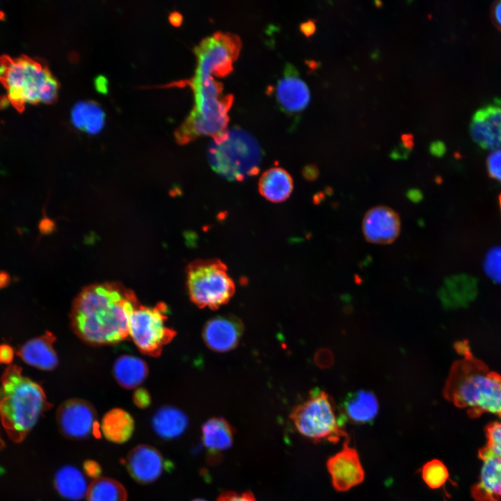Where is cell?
Segmentation results:
<instances>
[{"mask_svg": "<svg viewBox=\"0 0 501 501\" xmlns=\"http://www.w3.org/2000/svg\"><path fill=\"white\" fill-rule=\"evenodd\" d=\"M137 305L134 293L121 285L106 283L88 286L73 303L72 328L90 344L116 343L129 335V317Z\"/></svg>", "mask_w": 501, "mask_h": 501, "instance_id": "obj_1", "label": "cell"}, {"mask_svg": "<svg viewBox=\"0 0 501 501\" xmlns=\"http://www.w3.org/2000/svg\"><path fill=\"white\" fill-rule=\"evenodd\" d=\"M214 66L197 59L194 77L188 81L171 84L172 86H190L194 94V106L183 124L175 132L179 144H186L200 136L212 138L222 136L228 129V111L233 102L232 95H223V86L212 77Z\"/></svg>", "mask_w": 501, "mask_h": 501, "instance_id": "obj_2", "label": "cell"}, {"mask_svg": "<svg viewBox=\"0 0 501 501\" xmlns=\"http://www.w3.org/2000/svg\"><path fill=\"white\" fill-rule=\"evenodd\" d=\"M49 406L43 389L24 376L20 367L6 369L1 378L0 420L11 440H23Z\"/></svg>", "mask_w": 501, "mask_h": 501, "instance_id": "obj_3", "label": "cell"}, {"mask_svg": "<svg viewBox=\"0 0 501 501\" xmlns=\"http://www.w3.org/2000/svg\"><path fill=\"white\" fill-rule=\"evenodd\" d=\"M0 81L8 100L18 109L27 104L51 103L56 100L59 89V83L49 68L26 56L3 58Z\"/></svg>", "mask_w": 501, "mask_h": 501, "instance_id": "obj_4", "label": "cell"}, {"mask_svg": "<svg viewBox=\"0 0 501 501\" xmlns=\"http://www.w3.org/2000/svg\"><path fill=\"white\" fill-rule=\"evenodd\" d=\"M445 395L457 406L470 411L501 416V377L467 361L453 367Z\"/></svg>", "mask_w": 501, "mask_h": 501, "instance_id": "obj_5", "label": "cell"}, {"mask_svg": "<svg viewBox=\"0 0 501 501\" xmlns=\"http://www.w3.org/2000/svg\"><path fill=\"white\" fill-rule=\"evenodd\" d=\"M207 159L216 173L228 180L240 182L259 172L262 150L251 134L234 126L211 141Z\"/></svg>", "mask_w": 501, "mask_h": 501, "instance_id": "obj_6", "label": "cell"}, {"mask_svg": "<svg viewBox=\"0 0 501 501\" xmlns=\"http://www.w3.org/2000/svg\"><path fill=\"white\" fill-rule=\"evenodd\" d=\"M296 431L316 442L337 443L349 439L344 424L345 420L331 396L323 390H314L289 415Z\"/></svg>", "mask_w": 501, "mask_h": 501, "instance_id": "obj_7", "label": "cell"}, {"mask_svg": "<svg viewBox=\"0 0 501 501\" xmlns=\"http://www.w3.org/2000/svg\"><path fill=\"white\" fill-rule=\"evenodd\" d=\"M186 286L191 301L200 308L210 310L228 303L235 292L227 266L217 258L190 262L186 268Z\"/></svg>", "mask_w": 501, "mask_h": 501, "instance_id": "obj_8", "label": "cell"}, {"mask_svg": "<svg viewBox=\"0 0 501 501\" xmlns=\"http://www.w3.org/2000/svg\"><path fill=\"white\" fill-rule=\"evenodd\" d=\"M166 311L163 304L154 308L137 305L132 310L128 333L144 353L158 355L175 336V331L166 325Z\"/></svg>", "mask_w": 501, "mask_h": 501, "instance_id": "obj_9", "label": "cell"}, {"mask_svg": "<svg viewBox=\"0 0 501 501\" xmlns=\"http://www.w3.org/2000/svg\"><path fill=\"white\" fill-rule=\"evenodd\" d=\"M56 421L61 433L72 440L85 439L97 429L94 408L81 399H71L62 404L57 411Z\"/></svg>", "mask_w": 501, "mask_h": 501, "instance_id": "obj_10", "label": "cell"}, {"mask_svg": "<svg viewBox=\"0 0 501 501\" xmlns=\"http://www.w3.org/2000/svg\"><path fill=\"white\" fill-rule=\"evenodd\" d=\"M349 439L344 440L340 451L329 457L326 467L335 490L344 492L361 484L365 472L357 450L349 446Z\"/></svg>", "mask_w": 501, "mask_h": 501, "instance_id": "obj_11", "label": "cell"}, {"mask_svg": "<svg viewBox=\"0 0 501 501\" xmlns=\"http://www.w3.org/2000/svg\"><path fill=\"white\" fill-rule=\"evenodd\" d=\"M470 132L474 141L484 149L493 150L501 146V98L475 113Z\"/></svg>", "mask_w": 501, "mask_h": 501, "instance_id": "obj_12", "label": "cell"}, {"mask_svg": "<svg viewBox=\"0 0 501 501\" xmlns=\"http://www.w3.org/2000/svg\"><path fill=\"white\" fill-rule=\"evenodd\" d=\"M400 229L399 214L386 206L371 208L363 219V233L366 240L370 243L390 244L398 237Z\"/></svg>", "mask_w": 501, "mask_h": 501, "instance_id": "obj_13", "label": "cell"}, {"mask_svg": "<svg viewBox=\"0 0 501 501\" xmlns=\"http://www.w3.org/2000/svg\"><path fill=\"white\" fill-rule=\"evenodd\" d=\"M126 467L132 477L141 484L157 480L168 468L159 451L148 445H140L127 454Z\"/></svg>", "mask_w": 501, "mask_h": 501, "instance_id": "obj_14", "label": "cell"}, {"mask_svg": "<svg viewBox=\"0 0 501 501\" xmlns=\"http://www.w3.org/2000/svg\"><path fill=\"white\" fill-rule=\"evenodd\" d=\"M243 330L242 322L237 317L220 315L205 324L202 338L209 349L225 352L233 349L238 344Z\"/></svg>", "mask_w": 501, "mask_h": 501, "instance_id": "obj_15", "label": "cell"}, {"mask_svg": "<svg viewBox=\"0 0 501 501\" xmlns=\"http://www.w3.org/2000/svg\"><path fill=\"white\" fill-rule=\"evenodd\" d=\"M276 97L280 106L289 113L299 112L309 104V88L293 66H286L283 77L278 81Z\"/></svg>", "mask_w": 501, "mask_h": 501, "instance_id": "obj_16", "label": "cell"}, {"mask_svg": "<svg viewBox=\"0 0 501 501\" xmlns=\"http://www.w3.org/2000/svg\"><path fill=\"white\" fill-rule=\"evenodd\" d=\"M479 456L482 465L472 495L477 501H501V457L486 447L479 451Z\"/></svg>", "mask_w": 501, "mask_h": 501, "instance_id": "obj_17", "label": "cell"}, {"mask_svg": "<svg viewBox=\"0 0 501 501\" xmlns=\"http://www.w3.org/2000/svg\"><path fill=\"white\" fill-rule=\"evenodd\" d=\"M55 337L47 333L24 343L17 351L18 356L27 364L43 370H51L58 364V357L53 348Z\"/></svg>", "mask_w": 501, "mask_h": 501, "instance_id": "obj_18", "label": "cell"}, {"mask_svg": "<svg viewBox=\"0 0 501 501\" xmlns=\"http://www.w3.org/2000/svg\"><path fill=\"white\" fill-rule=\"evenodd\" d=\"M379 404L369 391L358 390L345 399L340 413L344 419L356 424L371 422L376 416Z\"/></svg>", "mask_w": 501, "mask_h": 501, "instance_id": "obj_19", "label": "cell"}, {"mask_svg": "<svg viewBox=\"0 0 501 501\" xmlns=\"http://www.w3.org/2000/svg\"><path fill=\"white\" fill-rule=\"evenodd\" d=\"M261 196L272 202L286 200L293 190V180L283 168L273 167L264 171L258 182Z\"/></svg>", "mask_w": 501, "mask_h": 501, "instance_id": "obj_20", "label": "cell"}, {"mask_svg": "<svg viewBox=\"0 0 501 501\" xmlns=\"http://www.w3.org/2000/svg\"><path fill=\"white\" fill-rule=\"evenodd\" d=\"M234 429L223 418H212L202 427V440L212 457L228 450L233 444Z\"/></svg>", "mask_w": 501, "mask_h": 501, "instance_id": "obj_21", "label": "cell"}, {"mask_svg": "<svg viewBox=\"0 0 501 501\" xmlns=\"http://www.w3.org/2000/svg\"><path fill=\"white\" fill-rule=\"evenodd\" d=\"M152 427L157 436L165 440L178 438L188 426V418L184 413L173 406H164L158 409L152 418Z\"/></svg>", "mask_w": 501, "mask_h": 501, "instance_id": "obj_22", "label": "cell"}, {"mask_svg": "<svg viewBox=\"0 0 501 501\" xmlns=\"http://www.w3.org/2000/svg\"><path fill=\"white\" fill-rule=\"evenodd\" d=\"M101 430L106 440L122 444L132 437L134 430V421L126 411L113 408L104 415Z\"/></svg>", "mask_w": 501, "mask_h": 501, "instance_id": "obj_23", "label": "cell"}, {"mask_svg": "<svg viewBox=\"0 0 501 501\" xmlns=\"http://www.w3.org/2000/svg\"><path fill=\"white\" fill-rule=\"evenodd\" d=\"M54 484L57 492L70 500H80L86 495L88 485L82 472L72 466L58 469L54 476Z\"/></svg>", "mask_w": 501, "mask_h": 501, "instance_id": "obj_24", "label": "cell"}, {"mask_svg": "<svg viewBox=\"0 0 501 501\" xmlns=\"http://www.w3.org/2000/svg\"><path fill=\"white\" fill-rule=\"evenodd\" d=\"M148 372L146 363L136 356H121L113 365V374L116 381L125 388L138 386L146 378Z\"/></svg>", "mask_w": 501, "mask_h": 501, "instance_id": "obj_25", "label": "cell"}, {"mask_svg": "<svg viewBox=\"0 0 501 501\" xmlns=\"http://www.w3.org/2000/svg\"><path fill=\"white\" fill-rule=\"evenodd\" d=\"M477 292V282L475 278L459 275L447 280L444 297L452 306H466L475 299Z\"/></svg>", "mask_w": 501, "mask_h": 501, "instance_id": "obj_26", "label": "cell"}, {"mask_svg": "<svg viewBox=\"0 0 501 501\" xmlns=\"http://www.w3.org/2000/svg\"><path fill=\"white\" fill-rule=\"evenodd\" d=\"M71 118L77 129L89 134H96L104 125L105 114L94 101L79 102L73 107Z\"/></svg>", "mask_w": 501, "mask_h": 501, "instance_id": "obj_27", "label": "cell"}, {"mask_svg": "<svg viewBox=\"0 0 501 501\" xmlns=\"http://www.w3.org/2000/svg\"><path fill=\"white\" fill-rule=\"evenodd\" d=\"M87 501H127L126 489L119 482L102 477L94 479L88 486Z\"/></svg>", "mask_w": 501, "mask_h": 501, "instance_id": "obj_28", "label": "cell"}, {"mask_svg": "<svg viewBox=\"0 0 501 501\" xmlns=\"http://www.w3.org/2000/svg\"><path fill=\"white\" fill-rule=\"evenodd\" d=\"M420 473L424 482L431 489L442 487L449 478L446 466L438 459H432L424 463Z\"/></svg>", "mask_w": 501, "mask_h": 501, "instance_id": "obj_29", "label": "cell"}, {"mask_svg": "<svg viewBox=\"0 0 501 501\" xmlns=\"http://www.w3.org/2000/svg\"><path fill=\"white\" fill-rule=\"evenodd\" d=\"M484 271L495 283L501 284V246L491 248L484 260Z\"/></svg>", "mask_w": 501, "mask_h": 501, "instance_id": "obj_30", "label": "cell"}, {"mask_svg": "<svg viewBox=\"0 0 501 501\" xmlns=\"http://www.w3.org/2000/svg\"><path fill=\"white\" fill-rule=\"evenodd\" d=\"M486 447L493 454L501 457V420L489 424L486 429Z\"/></svg>", "mask_w": 501, "mask_h": 501, "instance_id": "obj_31", "label": "cell"}, {"mask_svg": "<svg viewBox=\"0 0 501 501\" xmlns=\"http://www.w3.org/2000/svg\"><path fill=\"white\" fill-rule=\"evenodd\" d=\"M486 166L490 177L501 182V150H494L489 154Z\"/></svg>", "mask_w": 501, "mask_h": 501, "instance_id": "obj_32", "label": "cell"}, {"mask_svg": "<svg viewBox=\"0 0 501 501\" xmlns=\"http://www.w3.org/2000/svg\"><path fill=\"white\" fill-rule=\"evenodd\" d=\"M217 501H256V500L254 495L250 491L240 493L234 491H225L218 497Z\"/></svg>", "mask_w": 501, "mask_h": 501, "instance_id": "obj_33", "label": "cell"}, {"mask_svg": "<svg viewBox=\"0 0 501 501\" xmlns=\"http://www.w3.org/2000/svg\"><path fill=\"white\" fill-rule=\"evenodd\" d=\"M83 469L86 475L91 479H98L102 473L100 465L95 461L88 459L83 463Z\"/></svg>", "mask_w": 501, "mask_h": 501, "instance_id": "obj_34", "label": "cell"}, {"mask_svg": "<svg viewBox=\"0 0 501 501\" xmlns=\"http://www.w3.org/2000/svg\"><path fill=\"white\" fill-rule=\"evenodd\" d=\"M133 399L135 404L141 408L148 407L151 402L150 395L143 388L137 389L134 392Z\"/></svg>", "mask_w": 501, "mask_h": 501, "instance_id": "obj_35", "label": "cell"}, {"mask_svg": "<svg viewBox=\"0 0 501 501\" xmlns=\"http://www.w3.org/2000/svg\"><path fill=\"white\" fill-rule=\"evenodd\" d=\"M14 358V351L8 344H0V363L10 364Z\"/></svg>", "mask_w": 501, "mask_h": 501, "instance_id": "obj_36", "label": "cell"}, {"mask_svg": "<svg viewBox=\"0 0 501 501\" xmlns=\"http://www.w3.org/2000/svg\"><path fill=\"white\" fill-rule=\"evenodd\" d=\"M410 151V150L401 143L391 152L390 156L394 159H406L409 154Z\"/></svg>", "mask_w": 501, "mask_h": 501, "instance_id": "obj_37", "label": "cell"}, {"mask_svg": "<svg viewBox=\"0 0 501 501\" xmlns=\"http://www.w3.org/2000/svg\"><path fill=\"white\" fill-rule=\"evenodd\" d=\"M429 152L434 156L442 157L445 152V145L440 141H434L429 146Z\"/></svg>", "mask_w": 501, "mask_h": 501, "instance_id": "obj_38", "label": "cell"}, {"mask_svg": "<svg viewBox=\"0 0 501 501\" xmlns=\"http://www.w3.org/2000/svg\"><path fill=\"white\" fill-rule=\"evenodd\" d=\"M492 17L497 27L501 29V1L495 2L493 6Z\"/></svg>", "mask_w": 501, "mask_h": 501, "instance_id": "obj_39", "label": "cell"}, {"mask_svg": "<svg viewBox=\"0 0 501 501\" xmlns=\"http://www.w3.org/2000/svg\"><path fill=\"white\" fill-rule=\"evenodd\" d=\"M407 198L413 202H419L423 198V194L420 189H411L406 193Z\"/></svg>", "mask_w": 501, "mask_h": 501, "instance_id": "obj_40", "label": "cell"}, {"mask_svg": "<svg viewBox=\"0 0 501 501\" xmlns=\"http://www.w3.org/2000/svg\"><path fill=\"white\" fill-rule=\"evenodd\" d=\"M301 29L302 32L308 37L312 35L315 30H316V26L315 24V22L312 20H309L301 26Z\"/></svg>", "mask_w": 501, "mask_h": 501, "instance_id": "obj_41", "label": "cell"}, {"mask_svg": "<svg viewBox=\"0 0 501 501\" xmlns=\"http://www.w3.org/2000/svg\"><path fill=\"white\" fill-rule=\"evenodd\" d=\"M401 143L406 148L411 150L414 145L413 135L412 134H404L401 136Z\"/></svg>", "mask_w": 501, "mask_h": 501, "instance_id": "obj_42", "label": "cell"}, {"mask_svg": "<svg viewBox=\"0 0 501 501\" xmlns=\"http://www.w3.org/2000/svg\"><path fill=\"white\" fill-rule=\"evenodd\" d=\"M170 23L175 26H179L182 21V15L177 12L172 13L169 16Z\"/></svg>", "mask_w": 501, "mask_h": 501, "instance_id": "obj_43", "label": "cell"}, {"mask_svg": "<svg viewBox=\"0 0 501 501\" xmlns=\"http://www.w3.org/2000/svg\"><path fill=\"white\" fill-rule=\"evenodd\" d=\"M3 447H4V443H3V439H2L1 436V434H0V451L1 450V449H2Z\"/></svg>", "mask_w": 501, "mask_h": 501, "instance_id": "obj_44", "label": "cell"}, {"mask_svg": "<svg viewBox=\"0 0 501 501\" xmlns=\"http://www.w3.org/2000/svg\"><path fill=\"white\" fill-rule=\"evenodd\" d=\"M499 204H500V209H501V193L499 196Z\"/></svg>", "mask_w": 501, "mask_h": 501, "instance_id": "obj_45", "label": "cell"}, {"mask_svg": "<svg viewBox=\"0 0 501 501\" xmlns=\"http://www.w3.org/2000/svg\"><path fill=\"white\" fill-rule=\"evenodd\" d=\"M192 501H206V500H203V499H195V500H192Z\"/></svg>", "mask_w": 501, "mask_h": 501, "instance_id": "obj_46", "label": "cell"}]
</instances>
